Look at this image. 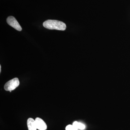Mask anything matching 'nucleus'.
Instances as JSON below:
<instances>
[{
    "instance_id": "obj_3",
    "label": "nucleus",
    "mask_w": 130,
    "mask_h": 130,
    "mask_svg": "<svg viewBox=\"0 0 130 130\" xmlns=\"http://www.w3.org/2000/svg\"><path fill=\"white\" fill-rule=\"evenodd\" d=\"M7 22L9 25L14 28L16 30L19 31L22 30V29L21 26L13 16H10L8 17L7 19Z\"/></svg>"
},
{
    "instance_id": "obj_7",
    "label": "nucleus",
    "mask_w": 130,
    "mask_h": 130,
    "mask_svg": "<svg viewBox=\"0 0 130 130\" xmlns=\"http://www.w3.org/2000/svg\"><path fill=\"white\" fill-rule=\"evenodd\" d=\"M66 130H78L74 126L72 125H68L66 128Z\"/></svg>"
},
{
    "instance_id": "obj_4",
    "label": "nucleus",
    "mask_w": 130,
    "mask_h": 130,
    "mask_svg": "<svg viewBox=\"0 0 130 130\" xmlns=\"http://www.w3.org/2000/svg\"><path fill=\"white\" fill-rule=\"evenodd\" d=\"M37 128L39 130H46L47 128L46 123L42 119L37 118L35 120Z\"/></svg>"
},
{
    "instance_id": "obj_5",
    "label": "nucleus",
    "mask_w": 130,
    "mask_h": 130,
    "mask_svg": "<svg viewBox=\"0 0 130 130\" xmlns=\"http://www.w3.org/2000/svg\"><path fill=\"white\" fill-rule=\"evenodd\" d=\"M27 123L28 130H37V128L35 120L31 118H29L27 120Z\"/></svg>"
},
{
    "instance_id": "obj_8",
    "label": "nucleus",
    "mask_w": 130,
    "mask_h": 130,
    "mask_svg": "<svg viewBox=\"0 0 130 130\" xmlns=\"http://www.w3.org/2000/svg\"><path fill=\"white\" fill-rule=\"evenodd\" d=\"M1 72V65H0V72Z\"/></svg>"
},
{
    "instance_id": "obj_6",
    "label": "nucleus",
    "mask_w": 130,
    "mask_h": 130,
    "mask_svg": "<svg viewBox=\"0 0 130 130\" xmlns=\"http://www.w3.org/2000/svg\"><path fill=\"white\" fill-rule=\"evenodd\" d=\"M73 125L75 126L77 129L80 130H84L85 128V126L83 123H79L77 121H75L73 123Z\"/></svg>"
},
{
    "instance_id": "obj_1",
    "label": "nucleus",
    "mask_w": 130,
    "mask_h": 130,
    "mask_svg": "<svg viewBox=\"0 0 130 130\" xmlns=\"http://www.w3.org/2000/svg\"><path fill=\"white\" fill-rule=\"evenodd\" d=\"M43 25L44 28L50 30L64 31L66 28V25L64 23L57 20H48L44 21Z\"/></svg>"
},
{
    "instance_id": "obj_2",
    "label": "nucleus",
    "mask_w": 130,
    "mask_h": 130,
    "mask_svg": "<svg viewBox=\"0 0 130 130\" xmlns=\"http://www.w3.org/2000/svg\"><path fill=\"white\" fill-rule=\"evenodd\" d=\"M19 85L20 81L18 78H14L6 83L4 86V89L6 91L11 92L12 90L16 89Z\"/></svg>"
}]
</instances>
